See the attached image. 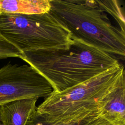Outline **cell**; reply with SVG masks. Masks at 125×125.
Masks as SVG:
<instances>
[{
	"mask_svg": "<svg viewBox=\"0 0 125 125\" xmlns=\"http://www.w3.org/2000/svg\"><path fill=\"white\" fill-rule=\"evenodd\" d=\"M50 13L79 41L125 57L124 11L116 0H50Z\"/></svg>",
	"mask_w": 125,
	"mask_h": 125,
	"instance_id": "6da1fadb",
	"label": "cell"
},
{
	"mask_svg": "<svg viewBox=\"0 0 125 125\" xmlns=\"http://www.w3.org/2000/svg\"><path fill=\"white\" fill-rule=\"evenodd\" d=\"M21 59L60 92L120 64L113 55L72 39L67 47L24 52Z\"/></svg>",
	"mask_w": 125,
	"mask_h": 125,
	"instance_id": "7a4b0ae2",
	"label": "cell"
},
{
	"mask_svg": "<svg viewBox=\"0 0 125 125\" xmlns=\"http://www.w3.org/2000/svg\"><path fill=\"white\" fill-rule=\"evenodd\" d=\"M124 82V68L120 64L62 91H53L37 106L36 113L54 118L101 113L110 95Z\"/></svg>",
	"mask_w": 125,
	"mask_h": 125,
	"instance_id": "3957f363",
	"label": "cell"
},
{
	"mask_svg": "<svg viewBox=\"0 0 125 125\" xmlns=\"http://www.w3.org/2000/svg\"><path fill=\"white\" fill-rule=\"evenodd\" d=\"M0 33L22 54L67 47L70 32L50 13L0 14Z\"/></svg>",
	"mask_w": 125,
	"mask_h": 125,
	"instance_id": "277c9868",
	"label": "cell"
},
{
	"mask_svg": "<svg viewBox=\"0 0 125 125\" xmlns=\"http://www.w3.org/2000/svg\"><path fill=\"white\" fill-rule=\"evenodd\" d=\"M53 91L49 82L29 65L8 63L0 69V106L20 100L46 98Z\"/></svg>",
	"mask_w": 125,
	"mask_h": 125,
	"instance_id": "5b68a950",
	"label": "cell"
},
{
	"mask_svg": "<svg viewBox=\"0 0 125 125\" xmlns=\"http://www.w3.org/2000/svg\"><path fill=\"white\" fill-rule=\"evenodd\" d=\"M38 99H26L0 106L1 125H27L36 113Z\"/></svg>",
	"mask_w": 125,
	"mask_h": 125,
	"instance_id": "8992f818",
	"label": "cell"
},
{
	"mask_svg": "<svg viewBox=\"0 0 125 125\" xmlns=\"http://www.w3.org/2000/svg\"><path fill=\"white\" fill-rule=\"evenodd\" d=\"M50 8V0H0V14H41Z\"/></svg>",
	"mask_w": 125,
	"mask_h": 125,
	"instance_id": "52a82bcc",
	"label": "cell"
},
{
	"mask_svg": "<svg viewBox=\"0 0 125 125\" xmlns=\"http://www.w3.org/2000/svg\"><path fill=\"white\" fill-rule=\"evenodd\" d=\"M101 115L115 125H125V82L110 95Z\"/></svg>",
	"mask_w": 125,
	"mask_h": 125,
	"instance_id": "ba28073f",
	"label": "cell"
},
{
	"mask_svg": "<svg viewBox=\"0 0 125 125\" xmlns=\"http://www.w3.org/2000/svg\"><path fill=\"white\" fill-rule=\"evenodd\" d=\"M100 113H82L71 116L54 118L36 113L27 125H83L89 119Z\"/></svg>",
	"mask_w": 125,
	"mask_h": 125,
	"instance_id": "9c48e42d",
	"label": "cell"
},
{
	"mask_svg": "<svg viewBox=\"0 0 125 125\" xmlns=\"http://www.w3.org/2000/svg\"><path fill=\"white\" fill-rule=\"evenodd\" d=\"M22 56V53L6 40L0 33V59L10 57L21 59Z\"/></svg>",
	"mask_w": 125,
	"mask_h": 125,
	"instance_id": "30bf717a",
	"label": "cell"
},
{
	"mask_svg": "<svg viewBox=\"0 0 125 125\" xmlns=\"http://www.w3.org/2000/svg\"><path fill=\"white\" fill-rule=\"evenodd\" d=\"M83 125H115L104 119L101 113L89 119Z\"/></svg>",
	"mask_w": 125,
	"mask_h": 125,
	"instance_id": "8fae6325",
	"label": "cell"
},
{
	"mask_svg": "<svg viewBox=\"0 0 125 125\" xmlns=\"http://www.w3.org/2000/svg\"></svg>",
	"mask_w": 125,
	"mask_h": 125,
	"instance_id": "7c38bea8",
	"label": "cell"
}]
</instances>
